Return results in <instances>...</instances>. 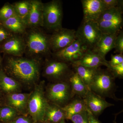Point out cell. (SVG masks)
I'll use <instances>...</instances> for the list:
<instances>
[{"instance_id": "obj_18", "label": "cell", "mask_w": 123, "mask_h": 123, "mask_svg": "<svg viewBox=\"0 0 123 123\" xmlns=\"http://www.w3.org/2000/svg\"><path fill=\"white\" fill-rule=\"evenodd\" d=\"M119 32L102 34L99 41L92 51L105 58L107 53L114 49L115 42Z\"/></svg>"}, {"instance_id": "obj_27", "label": "cell", "mask_w": 123, "mask_h": 123, "mask_svg": "<svg viewBox=\"0 0 123 123\" xmlns=\"http://www.w3.org/2000/svg\"><path fill=\"white\" fill-rule=\"evenodd\" d=\"M17 16L12 4L7 3L0 9V22Z\"/></svg>"}, {"instance_id": "obj_4", "label": "cell", "mask_w": 123, "mask_h": 123, "mask_svg": "<svg viewBox=\"0 0 123 123\" xmlns=\"http://www.w3.org/2000/svg\"><path fill=\"white\" fill-rule=\"evenodd\" d=\"M44 80L39 81L31 92L27 103L28 115L34 123L43 121V116L49 102L45 96Z\"/></svg>"}, {"instance_id": "obj_7", "label": "cell", "mask_w": 123, "mask_h": 123, "mask_svg": "<svg viewBox=\"0 0 123 123\" xmlns=\"http://www.w3.org/2000/svg\"><path fill=\"white\" fill-rule=\"evenodd\" d=\"M123 6L106 10L97 23L102 34H113L122 30L123 26Z\"/></svg>"}, {"instance_id": "obj_13", "label": "cell", "mask_w": 123, "mask_h": 123, "mask_svg": "<svg viewBox=\"0 0 123 123\" xmlns=\"http://www.w3.org/2000/svg\"><path fill=\"white\" fill-rule=\"evenodd\" d=\"M84 99L86 109L97 118L107 108L114 105L90 90L88 91Z\"/></svg>"}, {"instance_id": "obj_8", "label": "cell", "mask_w": 123, "mask_h": 123, "mask_svg": "<svg viewBox=\"0 0 123 123\" xmlns=\"http://www.w3.org/2000/svg\"><path fill=\"white\" fill-rule=\"evenodd\" d=\"M63 17L62 1L52 0L43 3V27L53 31L62 27Z\"/></svg>"}, {"instance_id": "obj_31", "label": "cell", "mask_w": 123, "mask_h": 123, "mask_svg": "<svg viewBox=\"0 0 123 123\" xmlns=\"http://www.w3.org/2000/svg\"><path fill=\"white\" fill-rule=\"evenodd\" d=\"M106 10L123 6V0H101Z\"/></svg>"}, {"instance_id": "obj_3", "label": "cell", "mask_w": 123, "mask_h": 123, "mask_svg": "<svg viewBox=\"0 0 123 123\" xmlns=\"http://www.w3.org/2000/svg\"><path fill=\"white\" fill-rule=\"evenodd\" d=\"M115 79L107 68H98L90 86V90L104 98H110L116 101L121 100L115 95L117 89Z\"/></svg>"}, {"instance_id": "obj_32", "label": "cell", "mask_w": 123, "mask_h": 123, "mask_svg": "<svg viewBox=\"0 0 123 123\" xmlns=\"http://www.w3.org/2000/svg\"><path fill=\"white\" fill-rule=\"evenodd\" d=\"M13 35L0 24V45Z\"/></svg>"}, {"instance_id": "obj_5", "label": "cell", "mask_w": 123, "mask_h": 123, "mask_svg": "<svg viewBox=\"0 0 123 123\" xmlns=\"http://www.w3.org/2000/svg\"><path fill=\"white\" fill-rule=\"evenodd\" d=\"M42 75L49 82L68 80L74 72L72 64L52 58H46L43 63Z\"/></svg>"}, {"instance_id": "obj_23", "label": "cell", "mask_w": 123, "mask_h": 123, "mask_svg": "<svg viewBox=\"0 0 123 123\" xmlns=\"http://www.w3.org/2000/svg\"><path fill=\"white\" fill-rule=\"evenodd\" d=\"M68 81L74 95L84 98L90 90L76 73L74 72Z\"/></svg>"}, {"instance_id": "obj_24", "label": "cell", "mask_w": 123, "mask_h": 123, "mask_svg": "<svg viewBox=\"0 0 123 123\" xmlns=\"http://www.w3.org/2000/svg\"><path fill=\"white\" fill-rule=\"evenodd\" d=\"M75 72L84 82L89 90L97 68H92L80 65L72 64Z\"/></svg>"}, {"instance_id": "obj_21", "label": "cell", "mask_w": 123, "mask_h": 123, "mask_svg": "<svg viewBox=\"0 0 123 123\" xmlns=\"http://www.w3.org/2000/svg\"><path fill=\"white\" fill-rule=\"evenodd\" d=\"M0 88L7 94L21 92L22 86L20 83L0 70Z\"/></svg>"}, {"instance_id": "obj_35", "label": "cell", "mask_w": 123, "mask_h": 123, "mask_svg": "<svg viewBox=\"0 0 123 123\" xmlns=\"http://www.w3.org/2000/svg\"><path fill=\"white\" fill-rule=\"evenodd\" d=\"M88 121L89 123H101L97 117L94 116L92 113L86 109Z\"/></svg>"}, {"instance_id": "obj_38", "label": "cell", "mask_w": 123, "mask_h": 123, "mask_svg": "<svg viewBox=\"0 0 123 123\" xmlns=\"http://www.w3.org/2000/svg\"><path fill=\"white\" fill-rule=\"evenodd\" d=\"M47 123V122H44V121H40V122H37V123Z\"/></svg>"}, {"instance_id": "obj_6", "label": "cell", "mask_w": 123, "mask_h": 123, "mask_svg": "<svg viewBox=\"0 0 123 123\" xmlns=\"http://www.w3.org/2000/svg\"><path fill=\"white\" fill-rule=\"evenodd\" d=\"M45 96L49 103L63 108L75 96L69 81L49 82L45 86Z\"/></svg>"}, {"instance_id": "obj_25", "label": "cell", "mask_w": 123, "mask_h": 123, "mask_svg": "<svg viewBox=\"0 0 123 123\" xmlns=\"http://www.w3.org/2000/svg\"><path fill=\"white\" fill-rule=\"evenodd\" d=\"M12 4L16 15L25 22L30 8V0L20 1Z\"/></svg>"}, {"instance_id": "obj_33", "label": "cell", "mask_w": 123, "mask_h": 123, "mask_svg": "<svg viewBox=\"0 0 123 123\" xmlns=\"http://www.w3.org/2000/svg\"><path fill=\"white\" fill-rule=\"evenodd\" d=\"M8 123H35L33 119L29 115H20L12 121Z\"/></svg>"}, {"instance_id": "obj_10", "label": "cell", "mask_w": 123, "mask_h": 123, "mask_svg": "<svg viewBox=\"0 0 123 123\" xmlns=\"http://www.w3.org/2000/svg\"><path fill=\"white\" fill-rule=\"evenodd\" d=\"M87 48L79 39L64 48L52 53L54 59L72 64L78 60L88 50Z\"/></svg>"}, {"instance_id": "obj_20", "label": "cell", "mask_w": 123, "mask_h": 123, "mask_svg": "<svg viewBox=\"0 0 123 123\" xmlns=\"http://www.w3.org/2000/svg\"><path fill=\"white\" fill-rule=\"evenodd\" d=\"M0 24L14 35L23 36L27 30L25 22L17 16L0 22Z\"/></svg>"}, {"instance_id": "obj_34", "label": "cell", "mask_w": 123, "mask_h": 123, "mask_svg": "<svg viewBox=\"0 0 123 123\" xmlns=\"http://www.w3.org/2000/svg\"><path fill=\"white\" fill-rule=\"evenodd\" d=\"M108 62L109 65L111 66H116L123 63V54L111 55V60Z\"/></svg>"}, {"instance_id": "obj_14", "label": "cell", "mask_w": 123, "mask_h": 123, "mask_svg": "<svg viewBox=\"0 0 123 123\" xmlns=\"http://www.w3.org/2000/svg\"><path fill=\"white\" fill-rule=\"evenodd\" d=\"M43 3L40 0H30V8L25 23L27 29L43 27Z\"/></svg>"}, {"instance_id": "obj_37", "label": "cell", "mask_w": 123, "mask_h": 123, "mask_svg": "<svg viewBox=\"0 0 123 123\" xmlns=\"http://www.w3.org/2000/svg\"><path fill=\"white\" fill-rule=\"evenodd\" d=\"M59 123H66L65 121V119H63V120H61Z\"/></svg>"}, {"instance_id": "obj_36", "label": "cell", "mask_w": 123, "mask_h": 123, "mask_svg": "<svg viewBox=\"0 0 123 123\" xmlns=\"http://www.w3.org/2000/svg\"><path fill=\"white\" fill-rule=\"evenodd\" d=\"M119 113H118V114H116L115 115V120H114V121H113V123H117L116 121V119L117 118V115H118V114H119Z\"/></svg>"}, {"instance_id": "obj_2", "label": "cell", "mask_w": 123, "mask_h": 123, "mask_svg": "<svg viewBox=\"0 0 123 123\" xmlns=\"http://www.w3.org/2000/svg\"><path fill=\"white\" fill-rule=\"evenodd\" d=\"M49 36L41 28L27 29L23 35L26 57L42 61L43 57L51 55Z\"/></svg>"}, {"instance_id": "obj_22", "label": "cell", "mask_w": 123, "mask_h": 123, "mask_svg": "<svg viewBox=\"0 0 123 123\" xmlns=\"http://www.w3.org/2000/svg\"><path fill=\"white\" fill-rule=\"evenodd\" d=\"M63 119L65 120V114L62 108L49 103L43 121L49 123H59Z\"/></svg>"}, {"instance_id": "obj_28", "label": "cell", "mask_w": 123, "mask_h": 123, "mask_svg": "<svg viewBox=\"0 0 123 123\" xmlns=\"http://www.w3.org/2000/svg\"><path fill=\"white\" fill-rule=\"evenodd\" d=\"M107 68L116 78L123 79V63L115 66H111L109 65Z\"/></svg>"}, {"instance_id": "obj_15", "label": "cell", "mask_w": 123, "mask_h": 123, "mask_svg": "<svg viewBox=\"0 0 123 123\" xmlns=\"http://www.w3.org/2000/svg\"><path fill=\"white\" fill-rule=\"evenodd\" d=\"M85 22H96L105 10L101 0H81Z\"/></svg>"}, {"instance_id": "obj_39", "label": "cell", "mask_w": 123, "mask_h": 123, "mask_svg": "<svg viewBox=\"0 0 123 123\" xmlns=\"http://www.w3.org/2000/svg\"><path fill=\"white\" fill-rule=\"evenodd\" d=\"M1 63V58L0 55V66Z\"/></svg>"}, {"instance_id": "obj_12", "label": "cell", "mask_w": 123, "mask_h": 123, "mask_svg": "<svg viewBox=\"0 0 123 123\" xmlns=\"http://www.w3.org/2000/svg\"><path fill=\"white\" fill-rule=\"evenodd\" d=\"M25 43L23 36L13 35L0 45L2 52L11 56L21 57L25 54Z\"/></svg>"}, {"instance_id": "obj_19", "label": "cell", "mask_w": 123, "mask_h": 123, "mask_svg": "<svg viewBox=\"0 0 123 123\" xmlns=\"http://www.w3.org/2000/svg\"><path fill=\"white\" fill-rule=\"evenodd\" d=\"M65 114V120H70L74 115L80 114L86 111L84 98L75 96L66 106L62 108Z\"/></svg>"}, {"instance_id": "obj_30", "label": "cell", "mask_w": 123, "mask_h": 123, "mask_svg": "<svg viewBox=\"0 0 123 123\" xmlns=\"http://www.w3.org/2000/svg\"><path fill=\"white\" fill-rule=\"evenodd\" d=\"M70 120L73 123H89L87 111L73 116Z\"/></svg>"}, {"instance_id": "obj_26", "label": "cell", "mask_w": 123, "mask_h": 123, "mask_svg": "<svg viewBox=\"0 0 123 123\" xmlns=\"http://www.w3.org/2000/svg\"><path fill=\"white\" fill-rule=\"evenodd\" d=\"M20 115L15 109L5 105L0 108V120L3 123H8Z\"/></svg>"}, {"instance_id": "obj_40", "label": "cell", "mask_w": 123, "mask_h": 123, "mask_svg": "<svg viewBox=\"0 0 123 123\" xmlns=\"http://www.w3.org/2000/svg\"></svg>"}, {"instance_id": "obj_11", "label": "cell", "mask_w": 123, "mask_h": 123, "mask_svg": "<svg viewBox=\"0 0 123 123\" xmlns=\"http://www.w3.org/2000/svg\"><path fill=\"white\" fill-rule=\"evenodd\" d=\"M77 39L76 31L61 27L53 31L49 36L50 48L52 53L64 48Z\"/></svg>"}, {"instance_id": "obj_17", "label": "cell", "mask_w": 123, "mask_h": 123, "mask_svg": "<svg viewBox=\"0 0 123 123\" xmlns=\"http://www.w3.org/2000/svg\"><path fill=\"white\" fill-rule=\"evenodd\" d=\"M72 64L80 65L92 68H97L101 66H109L108 62L101 55L91 50H88L80 59Z\"/></svg>"}, {"instance_id": "obj_29", "label": "cell", "mask_w": 123, "mask_h": 123, "mask_svg": "<svg viewBox=\"0 0 123 123\" xmlns=\"http://www.w3.org/2000/svg\"><path fill=\"white\" fill-rule=\"evenodd\" d=\"M114 49L115 52L119 54L123 53V31H120L118 34L115 43Z\"/></svg>"}, {"instance_id": "obj_1", "label": "cell", "mask_w": 123, "mask_h": 123, "mask_svg": "<svg viewBox=\"0 0 123 123\" xmlns=\"http://www.w3.org/2000/svg\"><path fill=\"white\" fill-rule=\"evenodd\" d=\"M7 56L3 70L5 73L20 83L22 88L33 89L39 82L43 61L26 57Z\"/></svg>"}, {"instance_id": "obj_9", "label": "cell", "mask_w": 123, "mask_h": 123, "mask_svg": "<svg viewBox=\"0 0 123 123\" xmlns=\"http://www.w3.org/2000/svg\"><path fill=\"white\" fill-rule=\"evenodd\" d=\"M102 33L99 30L97 23L83 21L76 31L77 39L87 48L92 50L100 39Z\"/></svg>"}, {"instance_id": "obj_16", "label": "cell", "mask_w": 123, "mask_h": 123, "mask_svg": "<svg viewBox=\"0 0 123 123\" xmlns=\"http://www.w3.org/2000/svg\"><path fill=\"white\" fill-rule=\"evenodd\" d=\"M31 92L12 93L7 94L6 96V105L13 108L20 115H27V106Z\"/></svg>"}]
</instances>
